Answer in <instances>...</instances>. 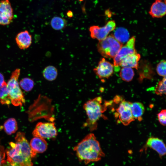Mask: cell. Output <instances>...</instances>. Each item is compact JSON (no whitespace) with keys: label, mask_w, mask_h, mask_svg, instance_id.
I'll return each instance as SVG.
<instances>
[{"label":"cell","mask_w":166,"mask_h":166,"mask_svg":"<svg viewBox=\"0 0 166 166\" xmlns=\"http://www.w3.org/2000/svg\"><path fill=\"white\" fill-rule=\"evenodd\" d=\"M80 161L85 164L100 160L105 153L102 151L99 142L92 133L87 135L73 148Z\"/></svg>","instance_id":"obj_2"},{"label":"cell","mask_w":166,"mask_h":166,"mask_svg":"<svg viewBox=\"0 0 166 166\" xmlns=\"http://www.w3.org/2000/svg\"><path fill=\"white\" fill-rule=\"evenodd\" d=\"M42 74L45 79L49 81H52L55 80L57 77L58 71L55 66L48 65L44 69Z\"/></svg>","instance_id":"obj_20"},{"label":"cell","mask_w":166,"mask_h":166,"mask_svg":"<svg viewBox=\"0 0 166 166\" xmlns=\"http://www.w3.org/2000/svg\"><path fill=\"white\" fill-rule=\"evenodd\" d=\"M131 110L134 119L139 121H141L145 111V108L143 104L139 102L132 103Z\"/></svg>","instance_id":"obj_17"},{"label":"cell","mask_w":166,"mask_h":166,"mask_svg":"<svg viewBox=\"0 0 166 166\" xmlns=\"http://www.w3.org/2000/svg\"><path fill=\"white\" fill-rule=\"evenodd\" d=\"M67 14L69 17H72L73 16V13L71 11H69L67 12Z\"/></svg>","instance_id":"obj_31"},{"label":"cell","mask_w":166,"mask_h":166,"mask_svg":"<svg viewBox=\"0 0 166 166\" xmlns=\"http://www.w3.org/2000/svg\"><path fill=\"white\" fill-rule=\"evenodd\" d=\"M112 35L116 40L122 44L129 40V35L128 31L122 27L116 29Z\"/></svg>","instance_id":"obj_18"},{"label":"cell","mask_w":166,"mask_h":166,"mask_svg":"<svg viewBox=\"0 0 166 166\" xmlns=\"http://www.w3.org/2000/svg\"><path fill=\"white\" fill-rule=\"evenodd\" d=\"M19 84L23 89L26 91H29L34 87V82L30 78L25 77L20 80Z\"/></svg>","instance_id":"obj_24"},{"label":"cell","mask_w":166,"mask_h":166,"mask_svg":"<svg viewBox=\"0 0 166 166\" xmlns=\"http://www.w3.org/2000/svg\"><path fill=\"white\" fill-rule=\"evenodd\" d=\"M116 104H119L118 107L115 109L114 114L118 122L127 126L135 120L131 112L132 102L126 101L123 98Z\"/></svg>","instance_id":"obj_6"},{"label":"cell","mask_w":166,"mask_h":166,"mask_svg":"<svg viewBox=\"0 0 166 166\" xmlns=\"http://www.w3.org/2000/svg\"><path fill=\"white\" fill-rule=\"evenodd\" d=\"M67 24L66 19L58 16L53 17L50 21V25L52 28L57 30L64 29L66 26Z\"/></svg>","instance_id":"obj_21"},{"label":"cell","mask_w":166,"mask_h":166,"mask_svg":"<svg viewBox=\"0 0 166 166\" xmlns=\"http://www.w3.org/2000/svg\"><path fill=\"white\" fill-rule=\"evenodd\" d=\"M0 102L2 105H9L11 103L7 88V83L6 82L0 87Z\"/></svg>","instance_id":"obj_23"},{"label":"cell","mask_w":166,"mask_h":166,"mask_svg":"<svg viewBox=\"0 0 166 166\" xmlns=\"http://www.w3.org/2000/svg\"><path fill=\"white\" fill-rule=\"evenodd\" d=\"M145 146L156 151L160 158L166 155V145L162 140L158 138H149L146 142Z\"/></svg>","instance_id":"obj_12"},{"label":"cell","mask_w":166,"mask_h":166,"mask_svg":"<svg viewBox=\"0 0 166 166\" xmlns=\"http://www.w3.org/2000/svg\"><path fill=\"white\" fill-rule=\"evenodd\" d=\"M4 130L8 135H10L15 133L18 129L16 120L14 118H10L6 120L3 124Z\"/></svg>","instance_id":"obj_19"},{"label":"cell","mask_w":166,"mask_h":166,"mask_svg":"<svg viewBox=\"0 0 166 166\" xmlns=\"http://www.w3.org/2000/svg\"><path fill=\"white\" fill-rule=\"evenodd\" d=\"M101 96L96 97L87 101L83 105V108L87 116V118L83 126L88 127L91 131L97 129V122L101 118L106 119L104 113L108 106L113 103V101H105L103 103Z\"/></svg>","instance_id":"obj_3"},{"label":"cell","mask_w":166,"mask_h":166,"mask_svg":"<svg viewBox=\"0 0 166 166\" xmlns=\"http://www.w3.org/2000/svg\"><path fill=\"white\" fill-rule=\"evenodd\" d=\"M156 70L160 76L164 77L166 76V60H162L157 64Z\"/></svg>","instance_id":"obj_26"},{"label":"cell","mask_w":166,"mask_h":166,"mask_svg":"<svg viewBox=\"0 0 166 166\" xmlns=\"http://www.w3.org/2000/svg\"><path fill=\"white\" fill-rule=\"evenodd\" d=\"M135 38L132 37L126 44L121 47L117 53L113 58L115 70H119L120 66L122 59L127 56L137 52L135 49Z\"/></svg>","instance_id":"obj_8"},{"label":"cell","mask_w":166,"mask_h":166,"mask_svg":"<svg viewBox=\"0 0 166 166\" xmlns=\"http://www.w3.org/2000/svg\"><path fill=\"white\" fill-rule=\"evenodd\" d=\"M164 2L166 4V0H164Z\"/></svg>","instance_id":"obj_32"},{"label":"cell","mask_w":166,"mask_h":166,"mask_svg":"<svg viewBox=\"0 0 166 166\" xmlns=\"http://www.w3.org/2000/svg\"><path fill=\"white\" fill-rule=\"evenodd\" d=\"M140 54L137 52L129 54L124 57L122 60L121 66L128 67L138 69L139 68V61L140 59Z\"/></svg>","instance_id":"obj_16"},{"label":"cell","mask_w":166,"mask_h":166,"mask_svg":"<svg viewBox=\"0 0 166 166\" xmlns=\"http://www.w3.org/2000/svg\"><path fill=\"white\" fill-rule=\"evenodd\" d=\"M20 73L19 69H16L12 72L7 83V88L11 103L15 106L21 107L25 104V99L18 81Z\"/></svg>","instance_id":"obj_4"},{"label":"cell","mask_w":166,"mask_h":166,"mask_svg":"<svg viewBox=\"0 0 166 166\" xmlns=\"http://www.w3.org/2000/svg\"><path fill=\"white\" fill-rule=\"evenodd\" d=\"M122 46V44L111 35L99 41L97 45V49L103 56L111 58H114Z\"/></svg>","instance_id":"obj_5"},{"label":"cell","mask_w":166,"mask_h":166,"mask_svg":"<svg viewBox=\"0 0 166 166\" xmlns=\"http://www.w3.org/2000/svg\"><path fill=\"white\" fill-rule=\"evenodd\" d=\"M153 18H161L166 14V4L162 0H155L149 12Z\"/></svg>","instance_id":"obj_14"},{"label":"cell","mask_w":166,"mask_h":166,"mask_svg":"<svg viewBox=\"0 0 166 166\" xmlns=\"http://www.w3.org/2000/svg\"><path fill=\"white\" fill-rule=\"evenodd\" d=\"M32 134L35 137L51 139L56 137L57 132L54 123L39 122L37 124Z\"/></svg>","instance_id":"obj_7"},{"label":"cell","mask_w":166,"mask_h":166,"mask_svg":"<svg viewBox=\"0 0 166 166\" xmlns=\"http://www.w3.org/2000/svg\"><path fill=\"white\" fill-rule=\"evenodd\" d=\"M116 24L113 20L108 21L103 27L93 26L90 27L89 30L91 38L96 39L99 41L105 38L111 31L114 30Z\"/></svg>","instance_id":"obj_9"},{"label":"cell","mask_w":166,"mask_h":166,"mask_svg":"<svg viewBox=\"0 0 166 166\" xmlns=\"http://www.w3.org/2000/svg\"><path fill=\"white\" fill-rule=\"evenodd\" d=\"M158 121L160 124L166 125V109L162 110L157 114Z\"/></svg>","instance_id":"obj_27"},{"label":"cell","mask_w":166,"mask_h":166,"mask_svg":"<svg viewBox=\"0 0 166 166\" xmlns=\"http://www.w3.org/2000/svg\"><path fill=\"white\" fill-rule=\"evenodd\" d=\"M6 154V151L4 147L0 145V166H2L6 161L5 160Z\"/></svg>","instance_id":"obj_28"},{"label":"cell","mask_w":166,"mask_h":166,"mask_svg":"<svg viewBox=\"0 0 166 166\" xmlns=\"http://www.w3.org/2000/svg\"><path fill=\"white\" fill-rule=\"evenodd\" d=\"M93 71L100 79H108L113 73L114 65L102 58L99 61L97 66L93 69Z\"/></svg>","instance_id":"obj_10"},{"label":"cell","mask_w":166,"mask_h":166,"mask_svg":"<svg viewBox=\"0 0 166 166\" xmlns=\"http://www.w3.org/2000/svg\"><path fill=\"white\" fill-rule=\"evenodd\" d=\"M155 92L158 95L166 94V76L158 83L155 87Z\"/></svg>","instance_id":"obj_25"},{"label":"cell","mask_w":166,"mask_h":166,"mask_svg":"<svg viewBox=\"0 0 166 166\" xmlns=\"http://www.w3.org/2000/svg\"><path fill=\"white\" fill-rule=\"evenodd\" d=\"M16 43L19 48L24 49L29 48L32 43V38L27 30L19 33L15 38Z\"/></svg>","instance_id":"obj_15"},{"label":"cell","mask_w":166,"mask_h":166,"mask_svg":"<svg viewBox=\"0 0 166 166\" xmlns=\"http://www.w3.org/2000/svg\"><path fill=\"white\" fill-rule=\"evenodd\" d=\"M15 140V142H10L5 150L6 160L21 166H33L31 148L25 133L18 132Z\"/></svg>","instance_id":"obj_1"},{"label":"cell","mask_w":166,"mask_h":166,"mask_svg":"<svg viewBox=\"0 0 166 166\" xmlns=\"http://www.w3.org/2000/svg\"><path fill=\"white\" fill-rule=\"evenodd\" d=\"M5 83L3 75L0 73V87L2 86Z\"/></svg>","instance_id":"obj_30"},{"label":"cell","mask_w":166,"mask_h":166,"mask_svg":"<svg viewBox=\"0 0 166 166\" xmlns=\"http://www.w3.org/2000/svg\"><path fill=\"white\" fill-rule=\"evenodd\" d=\"M2 166H21L18 164L14 163H10L6 160L5 162L2 165Z\"/></svg>","instance_id":"obj_29"},{"label":"cell","mask_w":166,"mask_h":166,"mask_svg":"<svg viewBox=\"0 0 166 166\" xmlns=\"http://www.w3.org/2000/svg\"><path fill=\"white\" fill-rule=\"evenodd\" d=\"M134 75L133 70L132 68L123 67L121 69L120 76L121 79L126 82H130L133 79Z\"/></svg>","instance_id":"obj_22"},{"label":"cell","mask_w":166,"mask_h":166,"mask_svg":"<svg viewBox=\"0 0 166 166\" xmlns=\"http://www.w3.org/2000/svg\"><path fill=\"white\" fill-rule=\"evenodd\" d=\"M13 18V11L8 0H3L0 2V24H10Z\"/></svg>","instance_id":"obj_11"},{"label":"cell","mask_w":166,"mask_h":166,"mask_svg":"<svg viewBox=\"0 0 166 166\" xmlns=\"http://www.w3.org/2000/svg\"><path fill=\"white\" fill-rule=\"evenodd\" d=\"M30 145L32 158L34 157L37 153L45 152L47 148L46 141L44 139L38 137L33 138L30 141Z\"/></svg>","instance_id":"obj_13"}]
</instances>
